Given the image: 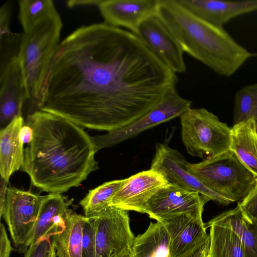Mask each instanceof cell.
<instances>
[{
	"instance_id": "cell-38",
	"label": "cell",
	"mask_w": 257,
	"mask_h": 257,
	"mask_svg": "<svg viewBox=\"0 0 257 257\" xmlns=\"http://www.w3.org/2000/svg\"><path fill=\"white\" fill-rule=\"evenodd\" d=\"M48 257H56V251H55V248H54L53 245V247L52 248L50 254L49 255Z\"/></svg>"
},
{
	"instance_id": "cell-2",
	"label": "cell",
	"mask_w": 257,
	"mask_h": 257,
	"mask_svg": "<svg viewBox=\"0 0 257 257\" xmlns=\"http://www.w3.org/2000/svg\"><path fill=\"white\" fill-rule=\"evenodd\" d=\"M26 124L33 128L34 138L24 149L22 169L37 188L61 194L98 169L95 147L82 127L42 110L27 116Z\"/></svg>"
},
{
	"instance_id": "cell-20",
	"label": "cell",
	"mask_w": 257,
	"mask_h": 257,
	"mask_svg": "<svg viewBox=\"0 0 257 257\" xmlns=\"http://www.w3.org/2000/svg\"><path fill=\"white\" fill-rule=\"evenodd\" d=\"M61 194L49 193L44 195L42 201L38 218L30 239L29 247L46 237H51L63 222V216L73 202Z\"/></svg>"
},
{
	"instance_id": "cell-10",
	"label": "cell",
	"mask_w": 257,
	"mask_h": 257,
	"mask_svg": "<svg viewBox=\"0 0 257 257\" xmlns=\"http://www.w3.org/2000/svg\"><path fill=\"white\" fill-rule=\"evenodd\" d=\"M187 163L184 156L178 150L158 143L150 169L162 174L170 184L198 192L220 205H227L232 203L204 185L187 169Z\"/></svg>"
},
{
	"instance_id": "cell-14",
	"label": "cell",
	"mask_w": 257,
	"mask_h": 257,
	"mask_svg": "<svg viewBox=\"0 0 257 257\" xmlns=\"http://www.w3.org/2000/svg\"><path fill=\"white\" fill-rule=\"evenodd\" d=\"M1 129L16 117L22 115L27 101L26 91L20 61L17 55L11 57L1 70L0 78Z\"/></svg>"
},
{
	"instance_id": "cell-19",
	"label": "cell",
	"mask_w": 257,
	"mask_h": 257,
	"mask_svg": "<svg viewBox=\"0 0 257 257\" xmlns=\"http://www.w3.org/2000/svg\"><path fill=\"white\" fill-rule=\"evenodd\" d=\"M63 218L62 224L51 236L56 257H83L82 229L87 216L69 208Z\"/></svg>"
},
{
	"instance_id": "cell-8",
	"label": "cell",
	"mask_w": 257,
	"mask_h": 257,
	"mask_svg": "<svg viewBox=\"0 0 257 257\" xmlns=\"http://www.w3.org/2000/svg\"><path fill=\"white\" fill-rule=\"evenodd\" d=\"M88 217L94 228L96 257H117L131 252L135 236L127 211L109 206Z\"/></svg>"
},
{
	"instance_id": "cell-39",
	"label": "cell",
	"mask_w": 257,
	"mask_h": 257,
	"mask_svg": "<svg viewBox=\"0 0 257 257\" xmlns=\"http://www.w3.org/2000/svg\"><path fill=\"white\" fill-rule=\"evenodd\" d=\"M117 257H131L130 253H123L119 255Z\"/></svg>"
},
{
	"instance_id": "cell-1",
	"label": "cell",
	"mask_w": 257,
	"mask_h": 257,
	"mask_svg": "<svg viewBox=\"0 0 257 257\" xmlns=\"http://www.w3.org/2000/svg\"><path fill=\"white\" fill-rule=\"evenodd\" d=\"M178 82L135 33L104 23L82 26L58 46L40 110L112 132L154 108Z\"/></svg>"
},
{
	"instance_id": "cell-31",
	"label": "cell",
	"mask_w": 257,
	"mask_h": 257,
	"mask_svg": "<svg viewBox=\"0 0 257 257\" xmlns=\"http://www.w3.org/2000/svg\"><path fill=\"white\" fill-rule=\"evenodd\" d=\"M52 247L51 237H46L31 245L25 252V257H48Z\"/></svg>"
},
{
	"instance_id": "cell-35",
	"label": "cell",
	"mask_w": 257,
	"mask_h": 257,
	"mask_svg": "<svg viewBox=\"0 0 257 257\" xmlns=\"http://www.w3.org/2000/svg\"><path fill=\"white\" fill-rule=\"evenodd\" d=\"M20 137L23 144L31 143L34 138L33 128L29 125L24 124L20 131Z\"/></svg>"
},
{
	"instance_id": "cell-3",
	"label": "cell",
	"mask_w": 257,
	"mask_h": 257,
	"mask_svg": "<svg viewBox=\"0 0 257 257\" xmlns=\"http://www.w3.org/2000/svg\"><path fill=\"white\" fill-rule=\"evenodd\" d=\"M157 16L183 52L219 75L231 76L253 55L223 27L198 18L176 0H159Z\"/></svg>"
},
{
	"instance_id": "cell-12",
	"label": "cell",
	"mask_w": 257,
	"mask_h": 257,
	"mask_svg": "<svg viewBox=\"0 0 257 257\" xmlns=\"http://www.w3.org/2000/svg\"><path fill=\"white\" fill-rule=\"evenodd\" d=\"M136 35L175 73H182L186 71L183 51L157 15L143 22Z\"/></svg>"
},
{
	"instance_id": "cell-25",
	"label": "cell",
	"mask_w": 257,
	"mask_h": 257,
	"mask_svg": "<svg viewBox=\"0 0 257 257\" xmlns=\"http://www.w3.org/2000/svg\"><path fill=\"white\" fill-rule=\"evenodd\" d=\"M19 19L24 33L42 20L58 13L51 0H21L19 2Z\"/></svg>"
},
{
	"instance_id": "cell-5",
	"label": "cell",
	"mask_w": 257,
	"mask_h": 257,
	"mask_svg": "<svg viewBox=\"0 0 257 257\" xmlns=\"http://www.w3.org/2000/svg\"><path fill=\"white\" fill-rule=\"evenodd\" d=\"M187 168L209 189L232 202L243 198L257 183L230 150L197 163L187 162Z\"/></svg>"
},
{
	"instance_id": "cell-27",
	"label": "cell",
	"mask_w": 257,
	"mask_h": 257,
	"mask_svg": "<svg viewBox=\"0 0 257 257\" xmlns=\"http://www.w3.org/2000/svg\"><path fill=\"white\" fill-rule=\"evenodd\" d=\"M246 219L239 206L225 211L204 223L205 228L211 225L227 228L234 232L239 238L245 227Z\"/></svg>"
},
{
	"instance_id": "cell-37",
	"label": "cell",
	"mask_w": 257,
	"mask_h": 257,
	"mask_svg": "<svg viewBox=\"0 0 257 257\" xmlns=\"http://www.w3.org/2000/svg\"><path fill=\"white\" fill-rule=\"evenodd\" d=\"M9 181L1 178L0 181V213L3 210L6 199Z\"/></svg>"
},
{
	"instance_id": "cell-24",
	"label": "cell",
	"mask_w": 257,
	"mask_h": 257,
	"mask_svg": "<svg viewBox=\"0 0 257 257\" xmlns=\"http://www.w3.org/2000/svg\"><path fill=\"white\" fill-rule=\"evenodd\" d=\"M124 180L107 182L89 190L79 203L85 215H94L110 206L113 197L121 187Z\"/></svg>"
},
{
	"instance_id": "cell-22",
	"label": "cell",
	"mask_w": 257,
	"mask_h": 257,
	"mask_svg": "<svg viewBox=\"0 0 257 257\" xmlns=\"http://www.w3.org/2000/svg\"><path fill=\"white\" fill-rule=\"evenodd\" d=\"M131 257H170L168 232L159 221L150 222L146 230L135 237Z\"/></svg>"
},
{
	"instance_id": "cell-40",
	"label": "cell",
	"mask_w": 257,
	"mask_h": 257,
	"mask_svg": "<svg viewBox=\"0 0 257 257\" xmlns=\"http://www.w3.org/2000/svg\"><path fill=\"white\" fill-rule=\"evenodd\" d=\"M207 257H210V256L208 255V256Z\"/></svg>"
},
{
	"instance_id": "cell-16",
	"label": "cell",
	"mask_w": 257,
	"mask_h": 257,
	"mask_svg": "<svg viewBox=\"0 0 257 257\" xmlns=\"http://www.w3.org/2000/svg\"><path fill=\"white\" fill-rule=\"evenodd\" d=\"M167 230L170 257H177L200 243L207 233L202 217L182 214L159 221Z\"/></svg>"
},
{
	"instance_id": "cell-9",
	"label": "cell",
	"mask_w": 257,
	"mask_h": 257,
	"mask_svg": "<svg viewBox=\"0 0 257 257\" xmlns=\"http://www.w3.org/2000/svg\"><path fill=\"white\" fill-rule=\"evenodd\" d=\"M192 101L181 97L176 89L170 91L152 110L131 124L102 135L91 137L96 151L112 147L160 123L180 116L191 108Z\"/></svg>"
},
{
	"instance_id": "cell-23",
	"label": "cell",
	"mask_w": 257,
	"mask_h": 257,
	"mask_svg": "<svg viewBox=\"0 0 257 257\" xmlns=\"http://www.w3.org/2000/svg\"><path fill=\"white\" fill-rule=\"evenodd\" d=\"M209 227L210 257H244L241 239L234 232L217 225Z\"/></svg>"
},
{
	"instance_id": "cell-17",
	"label": "cell",
	"mask_w": 257,
	"mask_h": 257,
	"mask_svg": "<svg viewBox=\"0 0 257 257\" xmlns=\"http://www.w3.org/2000/svg\"><path fill=\"white\" fill-rule=\"evenodd\" d=\"M184 9L198 18L218 27L232 19L257 11V0H176Z\"/></svg>"
},
{
	"instance_id": "cell-15",
	"label": "cell",
	"mask_w": 257,
	"mask_h": 257,
	"mask_svg": "<svg viewBox=\"0 0 257 257\" xmlns=\"http://www.w3.org/2000/svg\"><path fill=\"white\" fill-rule=\"evenodd\" d=\"M159 0H102L98 6L104 23L137 33L140 25L157 15Z\"/></svg>"
},
{
	"instance_id": "cell-28",
	"label": "cell",
	"mask_w": 257,
	"mask_h": 257,
	"mask_svg": "<svg viewBox=\"0 0 257 257\" xmlns=\"http://www.w3.org/2000/svg\"><path fill=\"white\" fill-rule=\"evenodd\" d=\"M240 238L244 257H257V219L249 221L246 218Z\"/></svg>"
},
{
	"instance_id": "cell-21",
	"label": "cell",
	"mask_w": 257,
	"mask_h": 257,
	"mask_svg": "<svg viewBox=\"0 0 257 257\" xmlns=\"http://www.w3.org/2000/svg\"><path fill=\"white\" fill-rule=\"evenodd\" d=\"M230 150L257 178V117L233 125Z\"/></svg>"
},
{
	"instance_id": "cell-6",
	"label": "cell",
	"mask_w": 257,
	"mask_h": 257,
	"mask_svg": "<svg viewBox=\"0 0 257 257\" xmlns=\"http://www.w3.org/2000/svg\"><path fill=\"white\" fill-rule=\"evenodd\" d=\"M181 137L187 153L203 160L230 150L231 128L204 108H190L180 116Z\"/></svg>"
},
{
	"instance_id": "cell-29",
	"label": "cell",
	"mask_w": 257,
	"mask_h": 257,
	"mask_svg": "<svg viewBox=\"0 0 257 257\" xmlns=\"http://www.w3.org/2000/svg\"><path fill=\"white\" fill-rule=\"evenodd\" d=\"M82 247L83 257H96L94 228L88 216L83 226Z\"/></svg>"
},
{
	"instance_id": "cell-13",
	"label": "cell",
	"mask_w": 257,
	"mask_h": 257,
	"mask_svg": "<svg viewBox=\"0 0 257 257\" xmlns=\"http://www.w3.org/2000/svg\"><path fill=\"white\" fill-rule=\"evenodd\" d=\"M169 183L160 173L153 169L143 171L125 178L113 197L110 206L126 211L146 213L150 198Z\"/></svg>"
},
{
	"instance_id": "cell-36",
	"label": "cell",
	"mask_w": 257,
	"mask_h": 257,
	"mask_svg": "<svg viewBox=\"0 0 257 257\" xmlns=\"http://www.w3.org/2000/svg\"><path fill=\"white\" fill-rule=\"evenodd\" d=\"M102 0H71L67 2V5L70 8L78 6H99Z\"/></svg>"
},
{
	"instance_id": "cell-32",
	"label": "cell",
	"mask_w": 257,
	"mask_h": 257,
	"mask_svg": "<svg viewBox=\"0 0 257 257\" xmlns=\"http://www.w3.org/2000/svg\"><path fill=\"white\" fill-rule=\"evenodd\" d=\"M10 14V5L7 3L2 6L0 9L1 42L5 41L12 35L9 27Z\"/></svg>"
},
{
	"instance_id": "cell-18",
	"label": "cell",
	"mask_w": 257,
	"mask_h": 257,
	"mask_svg": "<svg viewBox=\"0 0 257 257\" xmlns=\"http://www.w3.org/2000/svg\"><path fill=\"white\" fill-rule=\"evenodd\" d=\"M24 125L22 115L18 116L0 131L1 178L9 181L11 175L22 168L24 159L23 144L20 131Z\"/></svg>"
},
{
	"instance_id": "cell-26",
	"label": "cell",
	"mask_w": 257,
	"mask_h": 257,
	"mask_svg": "<svg viewBox=\"0 0 257 257\" xmlns=\"http://www.w3.org/2000/svg\"><path fill=\"white\" fill-rule=\"evenodd\" d=\"M257 117V82L246 85L235 94L233 123Z\"/></svg>"
},
{
	"instance_id": "cell-30",
	"label": "cell",
	"mask_w": 257,
	"mask_h": 257,
	"mask_svg": "<svg viewBox=\"0 0 257 257\" xmlns=\"http://www.w3.org/2000/svg\"><path fill=\"white\" fill-rule=\"evenodd\" d=\"M237 205L247 220L257 219V183Z\"/></svg>"
},
{
	"instance_id": "cell-7",
	"label": "cell",
	"mask_w": 257,
	"mask_h": 257,
	"mask_svg": "<svg viewBox=\"0 0 257 257\" xmlns=\"http://www.w3.org/2000/svg\"><path fill=\"white\" fill-rule=\"evenodd\" d=\"M44 196L8 187L3 217L16 249L25 253L34 231Z\"/></svg>"
},
{
	"instance_id": "cell-11",
	"label": "cell",
	"mask_w": 257,
	"mask_h": 257,
	"mask_svg": "<svg viewBox=\"0 0 257 257\" xmlns=\"http://www.w3.org/2000/svg\"><path fill=\"white\" fill-rule=\"evenodd\" d=\"M209 201L208 198L198 192L169 184L150 198L146 213L156 221L182 214L202 217L204 206Z\"/></svg>"
},
{
	"instance_id": "cell-4",
	"label": "cell",
	"mask_w": 257,
	"mask_h": 257,
	"mask_svg": "<svg viewBox=\"0 0 257 257\" xmlns=\"http://www.w3.org/2000/svg\"><path fill=\"white\" fill-rule=\"evenodd\" d=\"M62 28V22L57 13L42 20L22 37L17 55L28 101L27 116L40 110L45 103Z\"/></svg>"
},
{
	"instance_id": "cell-33",
	"label": "cell",
	"mask_w": 257,
	"mask_h": 257,
	"mask_svg": "<svg viewBox=\"0 0 257 257\" xmlns=\"http://www.w3.org/2000/svg\"><path fill=\"white\" fill-rule=\"evenodd\" d=\"M210 236L208 234L200 243L177 257H207L209 255Z\"/></svg>"
},
{
	"instance_id": "cell-34",
	"label": "cell",
	"mask_w": 257,
	"mask_h": 257,
	"mask_svg": "<svg viewBox=\"0 0 257 257\" xmlns=\"http://www.w3.org/2000/svg\"><path fill=\"white\" fill-rule=\"evenodd\" d=\"M0 257H10L13 250L3 223L0 225Z\"/></svg>"
}]
</instances>
